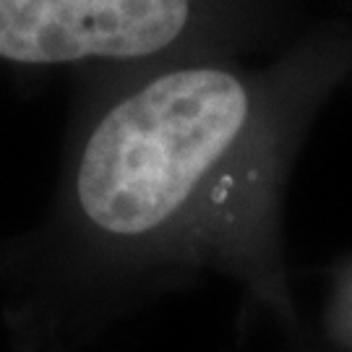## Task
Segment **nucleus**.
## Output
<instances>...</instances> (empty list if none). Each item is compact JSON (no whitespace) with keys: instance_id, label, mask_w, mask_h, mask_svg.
Segmentation results:
<instances>
[{"instance_id":"7ed1b4c3","label":"nucleus","mask_w":352,"mask_h":352,"mask_svg":"<svg viewBox=\"0 0 352 352\" xmlns=\"http://www.w3.org/2000/svg\"><path fill=\"white\" fill-rule=\"evenodd\" d=\"M324 11L329 13H342V16H347L352 19V0H316Z\"/></svg>"},{"instance_id":"f257e3e1","label":"nucleus","mask_w":352,"mask_h":352,"mask_svg":"<svg viewBox=\"0 0 352 352\" xmlns=\"http://www.w3.org/2000/svg\"><path fill=\"white\" fill-rule=\"evenodd\" d=\"M350 78L352 19L329 11L261 58L89 74L58 225L71 292L118 308L217 272L289 316L285 193Z\"/></svg>"},{"instance_id":"f03ea898","label":"nucleus","mask_w":352,"mask_h":352,"mask_svg":"<svg viewBox=\"0 0 352 352\" xmlns=\"http://www.w3.org/2000/svg\"><path fill=\"white\" fill-rule=\"evenodd\" d=\"M327 13L316 0H0V60L89 74L261 58Z\"/></svg>"}]
</instances>
